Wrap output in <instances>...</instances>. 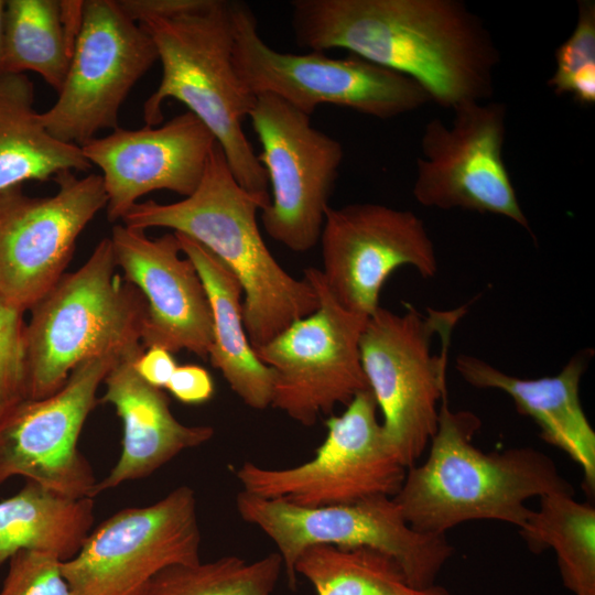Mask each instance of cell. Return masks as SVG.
Listing matches in <instances>:
<instances>
[{"label":"cell","instance_id":"obj_1","mask_svg":"<svg viewBox=\"0 0 595 595\" xmlns=\"http://www.w3.org/2000/svg\"><path fill=\"white\" fill-rule=\"evenodd\" d=\"M291 8L300 47L347 50L412 78L451 110L494 94L499 51L459 0H294Z\"/></svg>","mask_w":595,"mask_h":595},{"label":"cell","instance_id":"obj_2","mask_svg":"<svg viewBox=\"0 0 595 595\" xmlns=\"http://www.w3.org/2000/svg\"><path fill=\"white\" fill-rule=\"evenodd\" d=\"M480 420L469 411H453L447 397L439 408L429 454L407 469L393 497L405 521L416 531L445 536L457 524L496 520L521 528L532 513L526 501L574 487L554 461L529 446L485 453L473 444Z\"/></svg>","mask_w":595,"mask_h":595},{"label":"cell","instance_id":"obj_3","mask_svg":"<svg viewBox=\"0 0 595 595\" xmlns=\"http://www.w3.org/2000/svg\"><path fill=\"white\" fill-rule=\"evenodd\" d=\"M266 207L239 185L216 142L193 194L170 204L137 203L121 220L142 230L171 228L215 255L241 285L242 320L256 349L318 306L312 284L285 271L264 244L257 215Z\"/></svg>","mask_w":595,"mask_h":595},{"label":"cell","instance_id":"obj_4","mask_svg":"<svg viewBox=\"0 0 595 595\" xmlns=\"http://www.w3.org/2000/svg\"><path fill=\"white\" fill-rule=\"evenodd\" d=\"M139 24L162 65L160 84L143 104L145 126L162 122L166 99L184 104L213 133L239 185L268 206V176L242 128L256 96L234 67L231 1L203 0L190 11Z\"/></svg>","mask_w":595,"mask_h":595},{"label":"cell","instance_id":"obj_5","mask_svg":"<svg viewBox=\"0 0 595 595\" xmlns=\"http://www.w3.org/2000/svg\"><path fill=\"white\" fill-rule=\"evenodd\" d=\"M110 238L75 272H65L29 311L28 399L54 394L73 369L107 350L141 351L147 302L118 272Z\"/></svg>","mask_w":595,"mask_h":595},{"label":"cell","instance_id":"obj_6","mask_svg":"<svg viewBox=\"0 0 595 595\" xmlns=\"http://www.w3.org/2000/svg\"><path fill=\"white\" fill-rule=\"evenodd\" d=\"M465 307L423 315L411 305L402 313L379 307L367 318L359 349L361 366L382 413L392 451L407 467L415 465L436 431L439 402L446 398V367L452 329L442 335L441 354L432 339L454 327Z\"/></svg>","mask_w":595,"mask_h":595},{"label":"cell","instance_id":"obj_7","mask_svg":"<svg viewBox=\"0 0 595 595\" xmlns=\"http://www.w3.org/2000/svg\"><path fill=\"white\" fill-rule=\"evenodd\" d=\"M231 19L234 67L253 96H277L307 116L321 105H334L382 120L432 101L412 78L354 54L334 58L323 52L273 50L259 35L246 3L231 1Z\"/></svg>","mask_w":595,"mask_h":595},{"label":"cell","instance_id":"obj_8","mask_svg":"<svg viewBox=\"0 0 595 595\" xmlns=\"http://www.w3.org/2000/svg\"><path fill=\"white\" fill-rule=\"evenodd\" d=\"M236 507L244 521L258 527L277 545L292 588L296 586V560L315 544L382 552L397 562L409 584L418 589L436 585L437 575L454 552L445 536L414 530L392 497L306 508L241 490Z\"/></svg>","mask_w":595,"mask_h":595},{"label":"cell","instance_id":"obj_9","mask_svg":"<svg viewBox=\"0 0 595 595\" xmlns=\"http://www.w3.org/2000/svg\"><path fill=\"white\" fill-rule=\"evenodd\" d=\"M377 411L372 392H359L342 414L327 419L313 458L279 469L245 462L235 476L248 494L306 508L393 498L408 468L388 443Z\"/></svg>","mask_w":595,"mask_h":595},{"label":"cell","instance_id":"obj_10","mask_svg":"<svg viewBox=\"0 0 595 595\" xmlns=\"http://www.w3.org/2000/svg\"><path fill=\"white\" fill-rule=\"evenodd\" d=\"M303 277L317 294V309L255 351L273 371L270 407L312 426L321 414L369 390L359 349L368 317L343 307L320 269L306 268Z\"/></svg>","mask_w":595,"mask_h":595},{"label":"cell","instance_id":"obj_11","mask_svg":"<svg viewBox=\"0 0 595 595\" xmlns=\"http://www.w3.org/2000/svg\"><path fill=\"white\" fill-rule=\"evenodd\" d=\"M201 543L195 493L178 486L93 528L62 573L75 595H147L163 570L201 562Z\"/></svg>","mask_w":595,"mask_h":595},{"label":"cell","instance_id":"obj_12","mask_svg":"<svg viewBox=\"0 0 595 595\" xmlns=\"http://www.w3.org/2000/svg\"><path fill=\"white\" fill-rule=\"evenodd\" d=\"M310 117L270 94L257 95L248 115L271 191L261 210L263 228L294 252L318 244L344 158L342 143L314 128Z\"/></svg>","mask_w":595,"mask_h":595},{"label":"cell","instance_id":"obj_13","mask_svg":"<svg viewBox=\"0 0 595 595\" xmlns=\"http://www.w3.org/2000/svg\"><path fill=\"white\" fill-rule=\"evenodd\" d=\"M158 61L150 34L113 0L84 1L79 34L55 104L40 112L55 139L83 145L118 128L122 102Z\"/></svg>","mask_w":595,"mask_h":595},{"label":"cell","instance_id":"obj_14","mask_svg":"<svg viewBox=\"0 0 595 595\" xmlns=\"http://www.w3.org/2000/svg\"><path fill=\"white\" fill-rule=\"evenodd\" d=\"M57 192L26 195L21 186L0 193V300L25 313L65 273L80 232L106 207L101 175L64 171Z\"/></svg>","mask_w":595,"mask_h":595},{"label":"cell","instance_id":"obj_15","mask_svg":"<svg viewBox=\"0 0 595 595\" xmlns=\"http://www.w3.org/2000/svg\"><path fill=\"white\" fill-rule=\"evenodd\" d=\"M453 111L451 127L439 118L424 127L415 201L429 208L499 215L531 231L504 161L506 105L469 102Z\"/></svg>","mask_w":595,"mask_h":595},{"label":"cell","instance_id":"obj_16","mask_svg":"<svg viewBox=\"0 0 595 595\" xmlns=\"http://www.w3.org/2000/svg\"><path fill=\"white\" fill-rule=\"evenodd\" d=\"M142 351L90 356L54 394L25 399L0 418V487L20 476L74 498H95L98 479L78 439L108 371L121 358Z\"/></svg>","mask_w":595,"mask_h":595},{"label":"cell","instance_id":"obj_17","mask_svg":"<svg viewBox=\"0 0 595 595\" xmlns=\"http://www.w3.org/2000/svg\"><path fill=\"white\" fill-rule=\"evenodd\" d=\"M318 242L327 289L343 307L365 317L380 307V291L398 268L413 267L426 279L439 269L423 220L381 204L328 206Z\"/></svg>","mask_w":595,"mask_h":595},{"label":"cell","instance_id":"obj_18","mask_svg":"<svg viewBox=\"0 0 595 595\" xmlns=\"http://www.w3.org/2000/svg\"><path fill=\"white\" fill-rule=\"evenodd\" d=\"M215 143L207 127L185 111L160 127H118L80 149L87 161L102 171L107 217L113 223L150 192L193 194Z\"/></svg>","mask_w":595,"mask_h":595},{"label":"cell","instance_id":"obj_19","mask_svg":"<svg viewBox=\"0 0 595 595\" xmlns=\"http://www.w3.org/2000/svg\"><path fill=\"white\" fill-rule=\"evenodd\" d=\"M111 245L118 269L147 302L141 344L206 359L213 342L212 310L202 279L181 257L174 232L151 239L145 230L116 225Z\"/></svg>","mask_w":595,"mask_h":595},{"label":"cell","instance_id":"obj_20","mask_svg":"<svg viewBox=\"0 0 595 595\" xmlns=\"http://www.w3.org/2000/svg\"><path fill=\"white\" fill-rule=\"evenodd\" d=\"M142 353L118 360L104 379L106 390L98 402L115 408L123 433L118 461L107 476L97 482L94 497L150 476L183 451L198 447L214 436L215 430L209 425L180 422L163 390L137 374L133 361Z\"/></svg>","mask_w":595,"mask_h":595},{"label":"cell","instance_id":"obj_21","mask_svg":"<svg viewBox=\"0 0 595 595\" xmlns=\"http://www.w3.org/2000/svg\"><path fill=\"white\" fill-rule=\"evenodd\" d=\"M591 349L575 354L551 377L523 379L470 355H459L455 368L470 386L507 393L520 414L531 418L547 443L566 453L582 469L588 496L595 491V432L580 398Z\"/></svg>","mask_w":595,"mask_h":595},{"label":"cell","instance_id":"obj_22","mask_svg":"<svg viewBox=\"0 0 595 595\" xmlns=\"http://www.w3.org/2000/svg\"><path fill=\"white\" fill-rule=\"evenodd\" d=\"M174 234L183 255L195 266L210 304L213 342L207 358L245 404L256 410L270 407L273 371L258 358L249 342L239 281L204 246L185 235Z\"/></svg>","mask_w":595,"mask_h":595},{"label":"cell","instance_id":"obj_23","mask_svg":"<svg viewBox=\"0 0 595 595\" xmlns=\"http://www.w3.org/2000/svg\"><path fill=\"white\" fill-rule=\"evenodd\" d=\"M91 164L79 145L62 142L43 126L34 86L24 73H0V193L24 182H44Z\"/></svg>","mask_w":595,"mask_h":595},{"label":"cell","instance_id":"obj_24","mask_svg":"<svg viewBox=\"0 0 595 595\" xmlns=\"http://www.w3.org/2000/svg\"><path fill=\"white\" fill-rule=\"evenodd\" d=\"M94 521V498H74L26 480L18 493L0 500V566L23 550L68 561Z\"/></svg>","mask_w":595,"mask_h":595},{"label":"cell","instance_id":"obj_25","mask_svg":"<svg viewBox=\"0 0 595 595\" xmlns=\"http://www.w3.org/2000/svg\"><path fill=\"white\" fill-rule=\"evenodd\" d=\"M519 531L531 552H555L569 591L595 595V509L589 502L577 501L574 495L544 496Z\"/></svg>","mask_w":595,"mask_h":595},{"label":"cell","instance_id":"obj_26","mask_svg":"<svg viewBox=\"0 0 595 595\" xmlns=\"http://www.w3.org/2000/svg\"><path fill=\"white\" fill-rule=\"evenodd\" d=\"M294 571L316 595H455L440 585L411 586L392 558L365 547L311 545L300 554Z\"/></svg>","mask_w":595,"mask_h":595},{"label":"cell","instance_id":"obj_27","mask_svg":"<svg viewBox=\"0 0 595 595\" xmlns=\"http://www.w3.org/2000/svg\"><path fill=\"white\" fill-rule=\"evenodd\" d=\"M72 54L60 0L6 1L2 72H34L58 93Z\"/></svg>","mask_w":595,"mask_h":595},{"label":"cell","instance_id":"obj_28","mask_svg":"<svg viewBox=\"0 0 595 595\" xmlns=\"http://www.w3.org/2000/svg\"><path fill=\"white\" fill-rule=\"evenodd\" d=\"M282 569L279 552L251 562L225 555L209 562L173 565L152 580L147 595H272Z\"/></svg>","mask_w":595,"mask_h":595},{"label":"cell","instance_id":"obj_29","mask_svg":"<svg viewBox=\"0 0 595 595\" xmlns=\"http://www.w3.org/2000/svg\"><path fill=\"white\" fill-rule=\"evenodd\" d=\"M555 71L548 86L559 96H571L580 106L595 104V2H577L572 34L555 50Z\"/></svg>","mask_w":595,"mask_h":595},{"label":"cell","instance_id":"obj_30","mask_svg":"<svg viewBox=\"0 0 595 595\" xmlns=\"http://www.w3.org/2000/svg\"><path fill=\"white\" fill-rule=\"evenodd\" d=\"M24 313L0 300V418L28 399Z\"/></svg>","mask_w":595,"mask_h":595},{"label":"cell","instance_id":"obj_31","mask_svg":"<svg viewBox=\"0 0 595 595\" xmlns=\"http://www.w3.org/2000/svg\"><path fill=\"white\" fill-rule=\"evenodd\" d=\"M8 563L0 595H75L54 556L23 550Z\"/></svg>","mask_w":595,"mask_h":595},{"label":"cell","instance_id":"obj_32","mask_svg":"<svg viewBox=\"0 0 595 595\" xmlns=\"http://www.w3.org/2000/svg\"><path fill=\"white\" fill-rule=\"evenodd\" d=\"M166 389L184 404H203L213 398L215 385L205 368L188 364L177 365Z\"/></svg>","mask_w":595,"mask_h":595},{"label":"cell","instance_id":"obj_33","mask_svg":"<svg viewBox=\"0 0 595 595\" xmlns=\"http://www.w3.org/2000/svg\"><path fill=\"white\" fill-rule=\"evenodd\" d=\"M133 367L145 382L163 390L166 389L177 364L171 351L154 346L145 348L133 361Z\"/></svg>","mask_w":595,"mask_h":595},{"label":"cell","instance_id":"obj_34","mask_svg":"<svg viewBox=\"0 0 595 595\" xmlns=\"http://www.w3.org/2000/svg\"><path fill=\"white\" fill-rule=\"evenodd\" d=\"M203 0H119L121 10L136 23L152 18H170L195 9Z\"/></svg>","mask_w":595,"mask_h":595},{"label":"cell","instance_id":"obj_35","mask_svg":"<svg viewBox=\"0 0 595 595\" xmlns=\"http://www.w3.org/2000/svg\"><path fill=\"white\" fill-rule=\"evenodd\" d=\"M4 9L6 1L0 0V73L2 72L3 62Z\"/></svg>","mask_w":595,"mask_h":595}]
</instances>
